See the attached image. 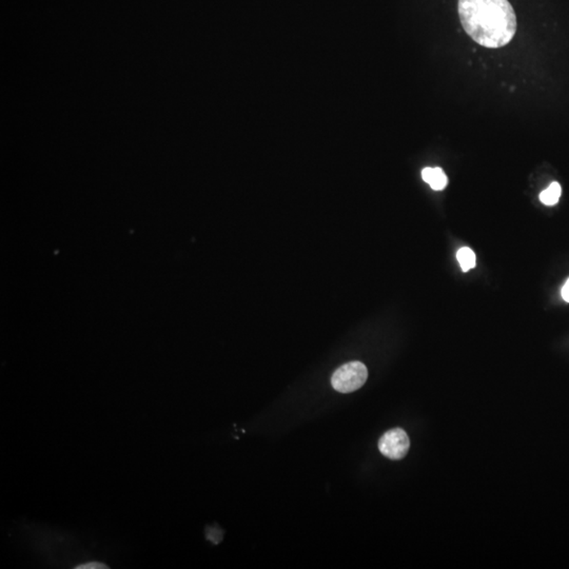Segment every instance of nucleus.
<instances>
[{
  "mask_svg": "<svg viewBox=\"0 0 569 569\" xmlns=\"http://www.w3.org/2000/svg\"><path fill=\"white\" fill-rule=\"evenodd\" d=\"M465 32L485 48L507 46L517 32V16L508 0H459Z\"/></svg>",
  "mask_w": 569,
  "mask_h": 569,
  "instance_id": "1",
  "label": "nucleus"
},
{
  "mask_svg": "<svg viewBox=\"0 0 569 569\" xmlns=\"http://www.w3.org/2000/svg\"><path fill=\"white\" fill-rule=\"evenodd\" d=\"M368 371L361 361H350L341 366L332 377V387L342 393L359 389L367 381Z\"/></svg>",
  "mask_w": 569,
  "mask_h": 569,
  "instance_id": "2",
  "label": "nucleus"
},
{
  "mask_svg": "<svg viewBox=\"0 0 569 569\" xmlns=\"http://www.w3.org/2000/svg\"><path fill=\"white\" fill-rule=\"evenodd\" d=\"M410 441L407 433L403 429L394 428L382 435L379 441V449L382 455L391 460H400L407 455Z\"/></svg>",
  "mask_w": 569,
  "mask_h": 569,
  "instance_id": "3",
  "label": "nucleus"
},
{
  "mask_svg": "<svg viewBox=\"0 0 569 569\" xmlns=\"http://www.w3.org/2000/svg\"><path fill=\"white\" fill-rule=\"evenodd\" d=\"M422 178L435 191H442L449 185V178L441 168H424Z\"/></svg>",
  "mask_w": 569,
  "mask_h": 569,
  "instance_id": "4",
  "label": "nucleus"
},
{
  "mask_svg": "<svg viewBox=\"0 0 569 569\" xmlns=\"http://www.w3.org/2000/svg\"><path fill=\"white\" fill-rule=\"evenodd\" d=\"M561 193H562V188H561L560 184L554 182L547 189L542 191L541 194H540V201H541L542 204L546 205V206H554V205L558 204Z\"/></svg>",
  "mask_w": 569,
  "mask_h": 569,
  "instance_id": "5",
  "label": "nucleus"
},
{
  "mask_svg": "<svg viewBox=\"0 0 569 569\" xmlns=\"http://www.w3.org/2000/svg\"><path fill=\"white\" fill-rule=\"evenodd\" d=\"M458 262L460 263L462 270L467 272L476 266V254L470 248L463 247L458 251Z\"/></svg>",
  "mask_w": 569,
  "mask_h": 569,
  "instance_id": "6",
  "label": "nucleus"
},
{
  "mask_svg": "<svg viewBox=\"0 0 569 569\" xmlns=\"http://www.w3.org/2000/svg\"><path fill=\"white\" fill-rule=\"evenodd\" d=\"M76 568H81V569H100V568H107L106 565L100 564V563L98 562H91L88 563V564H83L79 565V566L76 567Z\"/></svg>",
  "mask_w": 569,
  "mask_h": 569,
  "instance_id": "7",
  "label": "nucleus"
},
{
  "mask_svg": "<svg viewBox=\"0 0 569 569\" xmlns=\"http://www.w3.org/2000/svg\"><path fill=\"white\" fill-rule=\"evenodd\" d=\"M562 297L565 302L569 303V279H567L566 283H565L564 286L562 288Z\"/></svg>",
  "mask_w": 569,
  "mask_h": 569,
  "instance_id": "8",
  "label": "nucleus"
}]
</instances>
